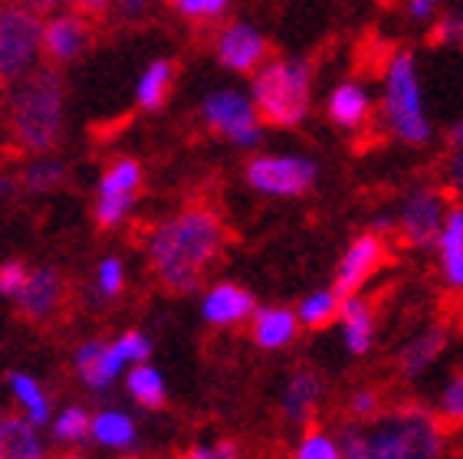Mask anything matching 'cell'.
Returning a JSON list of instances; mask_svg holds the SVG:
<instances>
[{
	"instance_id": "6da1fadb",
	"label": "cell",
	"mask_w": 463,
	"mask_h": 459,
	"mask_svg": "<svg viewBox=\"0 0 463 459\" xmlns=\"http://www.w3.org/2000/svg\"><path fill=\"white\" fill-rule=\"evenodd\" d=\"M148 266L171 295H191L227 249V223L214 207L194 203L158 220L148 233Z\"/></svg>"
},
{
	"instance_id": "7a4b0ae2",
	"label": "cell",
	"mask_w": 463,
	"mask_h": 459,
	"mask_svg": "<svg viewBox=\"0 0 463 459\" xmlns=\"http://www.w3.org/2000/svg\"><path fill=\"white\" fill-rule=\"evenodd\" d=\"M345 459H444L447 433L424 404L384 407L372 420H348L339 430Z\"/></svg>"
},
{
	"instance_id": "3957f363",
	"label": "cell",
	"mask_w": 463,
	"mask_h": 459,
	"mask_svg": "<svg viewBox=\"0 0 463 459\" xmlns=\"http://www.w3.org/2000/svg\"><path fill=\"white\" fill-rule=\"evenodd\" d=\"M62 132V82L53 70H33L10 96V138L20 151H53Z\"/></svg>"
},
{
	"instance_id": "277c9868",
	"label": "cell",
	"mask_w": 463,
	"mask_h": 459,
	"mask_svg": "<svg viewBox=\"0 0 463 459\" xmlns=\"http://www.w3.org/2000/svg\"><path fill=\"white\" fill-rule=\"evenodd\" d=\"M250 98L269 128H299L312 108V66L306 60H269L253 72Z\"/></svg>"
},
{
	"instance_id": "5b68a950",
	"label": "cell",
	"mask_w": 463,
	"mask_h": 459,
	"mask_svg": "<svg viewBox=\"0 0 463 459\" xmlns=\"http://www.w3.org/2000/svg\"><path fill=\"white\" fill-rule=\"evenodd\" d=\"M384 128L394 142L420 148L430 142V118L420 98L418 62L411 50H394L384 66V98H382Z\"/></svg>"
},
{
	"instance_id": "8992f818",
	"label": "cell",
	"mask_w": 463,
	"mask_h": 459,
	"mask_svg": "<svg viewBox=\"0 0 463 459\" xmlns=\"http://www.w3.org/2000/svg\"><path fill=\"white\" fill-rule=\"evenodd\" d=\"M247 184L263 197H306L319 181V164L306 155H253L243 168Z\"/></svg>"
},
{
	"instance_id": "52a82bcc",
	"label": "cell",
	"mask_w": 463,
	"mask_h": 459,
	"mask_svg": "<svg viewBox=\"0 0 463 459\" xmlns=\"http://www.w3.org/2000/svg\"><path fill=\"white\" fill-rule=\"evenodd\" d=\"M450 211V191L447 187H414L402 197L394 213V233L411 249H434L440 230Z\"/></svg>"
},
{
	"instance_id": "ba28073f",
	"label": "cell",
	"mask_w": 463,
	"mask_h": 459,
	"mask_svg": "<svg viewBox=\"0 0 463 459\" xmlns=\"http://www.w3.org/2000/svg\"><path fill=\"white\" fill-rule=\"evenodd\" d=\"M201 118L211 132L223 135L237 148H257L263 138V118H260L253 98L237 89H217L201 102Z\"/></svg>"
},
{
	"instance_id": "9c48e42d",
	"label": "cell",
	"mask_w": 463,
	"mask_h": 459,
	"mask_svg": "<svg viewBox=\"0 0 463 459\" xmlns=\"http://www.w3.org/2000/svg\"><path fill=\"white\" fill-rule=\"evenodd\" d=\"M43 50V23L30 7H0V72L4 80H24L33 72Z\"/></svg>"
},
{
	"instance_id": "30bf717a",
	"label": "cell",
	"mask_w": 463,
	"mask_h": 459,
	"mask_svg": "<svg viewBox=\"0 0 463 459\" xmlns=\"http://www.w3.org/2000/svg\"><path fill=\"white\" fill-rule=\"evenodd\" d=\"M142 164L135 158H116L102 171L96 187V207H92L99 230H116L128 217L142 191Z\"/></svg>"
},
{
	"instance_id": "8fae6325",
	"label": "cell",
	"mask_w": 463,
	"mask_h": 459,
	"mask_svg": "<svg viewBox=\"0 0 463 459\" xmlns=\"http://www.w3.org/2000/svg\"><path fill=\"white\" fill-rule=\"evenodd\" d=\"M384 263H388V239H384V233L365 230V233H358V237L342 249L332 289L339 292L342 299H345V295H362V289L372 283V276H378V269H382Z\"/></svg>"
},
{
	"instance_id": "7c38bea8",
	"label": "cell",
	"mask_w": 463,
	"mask_h": 459,
	"mask_svg": "<svg viewBox=\"0 0 463 459\" xmlns=\"http://www.w3.org/2000/svg\"><path fill=\"white\" fill-rule=\"evenodd\" d=\"M66 302H70L66 276L60 269L40 266V269H30L27 286L17 295V309L33 325H50V322H56L66 312Z\"/></svg>"
},
{
	"instance_id": "4fadbf2b",
	"label": "cell",
	"mask_w": 463,
	"mask_h": 459,
	"mask_svg": "<svg viewBox=\"0 0 463 459\" xmlns=\"http://www.w3.org/2000/svg\"><path fill=\"white\" fill-rule=\"evenodd\" d=\"M217 60H221V66H227L231 72H241V76L263 70L269 62L267 36L257 33L247 23H231L217 36Z\"/></svg>"
},
{
	"instance_id": "5bb4252c",
	"label": "cell",
	"mask_w": 463,
	"mask_h": 459,
	"mask_svg": "<svg viewBox=\"0 0 463 459\" xmlns=\"http://www.w3.org/2000/svg\"><path fill=\"white\" fill-rule=\"evenodd\" d=\"M257 309V295L243 289L241 283H214L204 292V299H201V318L214 328L247 325Z\"/></svg>"
},
{
	"instance_id": "9a60e30c",
	"label": "cell",
	"mask_w": 463,
	"mask_h": 459,
	"mask_svg": "<svg viewBox=\"0 0 463 459\" xmlns=\"http://www.w3.org/2000/svg\"><path fill=\"white\" fill-rule=\"evenodd\" d=\"M322 398H326V378L316 368H296L279 394V414L286 424L309 426V420L322 407Z\"/></svg>"
},
{
	"instance_id": "2e32d148",
	"label": "cell",
	"mask_w": 463,
	"mask_h": 459,
	"mask_svg": "<svg viewBox=\"0 0 463 459\" xmlns=\"http://www.w3.org/2000/svg\"><path fill=\"white\" fill-rule=\"evenodd\" d=\"M447 342H450V335H447L444 325H428V328H420V332H414V335L398 348V358H394L398 374H402L404 380H420L424 374H430V368L444 358Z\"/></svg>"
},
{
	"instance_id": "e0dca14e",
	"label": "cell",
	"mask_w": 463,
	"mask_h": 459,
	"mask_svg": "<svg viewBox=\"0 0 463 459\" xmlns=\"http://www.w3.org/2000/svg\"><path fill=\"white\" fill-rule=\"evenodd\" d=\"M299 315L296 309H286V305H260L250 318V342L263 348V351H283L299 338Z\"/></svg>"
},
{
	"instance_id": "ac0fdd59",
	"label": "cell",
	"mask_w": 463,
	"mask_h": 459,
	"mask_svg": "<svg viewBox=\"0 0 463 459\" xmlns=\"http://www.w3.org/2000/svg\"><path fill=\"white\" fill-rule=\"evenodd\" d=\"M339 332H342V348L352 358H365L374 348V335H378V318H374L372 302L365 295H345L339 312Z\"/></svg>"
},
{
	"instance_id": "d6986e66",
	"label": "cell",
	"mask_w": 463,
	"mask_h": 459,
	"mask_svg": "<svg viewBox=\"0 0 463 459\" xmlns=\"http://www.w3.org/2000/svg\"><path fill=\"white\" fill-rule=\"evenodd\" d=\"M434 253L444 286L450 292H463V203H450Z\"/></svg>"
},
{
	"instance_id": "ffe728a7",
	"label": "cell",
	"mask_w": 463,
	"mask_h": 459,
	"mask_svg": "<svg viewBox=\"0 0 463 459\" xmlns=\"http://www.w3.org/2000/svg\"><path fill=\"white\" fill-rule=\"evenodd\" d=\"M329 112L332 125L342 128V132H358V128H365L368 118H372V96H368V89L355 80H345L329 92Z\"/></svg>"
},
{
	"instance_id": "44dd1931",
	"label": "cell",
	"mask_w": 463,
	"mask_h": 459,
	"mask_svg": "<svg viewBox=\"0 0 463 459\" xmlns=\"http://www.w3.org/2000/svg\"><path fill=\"white\" fill-rule=\"evenodd\" d=\"M90 30L82 17H53L43 23V53L53 62H70L86 50Z\"/></svg>"
},
{
	"instance_id": "7402d4cb",
	"label": "cell",
	"mask_w": 463,
	"mask_h": 459,
	"mask_svg": "<svg viewBox=\"0 0 463 459\" xmlns=\"http://www.w3.org/2000/svg\"><path fill=\"white\" fill-rule=\"evenodd\" d=\"M0 459H46V443L27 417H0Z\"/></svg>"
},
{
	"instance_id": "603a6c76",
	"label": "cell",
	"mask_w": 463,
	"mask_h": 459,
	"mask_svg": "<svg viewBox=\"0 0 463 459\" xmlns=\"http://www.w3.org/2000/svg\"><path fill=\"white\" fill-rule=\"evenodd\" d=\"M72 364H76V374L90 390H106L118 378L109 364V342H82L72 354Z\"/></svg>"
},
{
	"instance_id": "cb8c5ba5",
	"label": "cell",
	"mask_w": 463,
	"mask_h": 459,
	"mask_svg": "<svg viewBox=\"0 0 463 459\" xmlns=\"http://www.w3.org/2000/svg\"><path fill=\"white\" fill-rule=\"evenodd\" d=\"M339 312H342V295L332 286L329 289H312L296 305V315H299L303 328H309V332H322V328L329 325H339Z\"/></svg>"
},
{
	"instance_id": "d4e9b609",
	"label": "cell",
	"mask_w": 463,
	"mask_h": 459,
	"mask_svg": "<svg viewBox=\"0 0 463 459\" xmlns=\"http://www.w3.org/2000/svg\"><path fill=\"white\" fill-rule=\"evenodd\" d=\"M10 390H14V400L20 404V414L27 417L33 426L50 424V394L43 390V384L24 371H14L7 378Z\"/></svg>"
},
{
	"instance_id": "484cf974",
	"label": "cell",
	"mask_w": 463,
	"mask_h": 459,
	"mask_svg": "<svg viewBox=\"0 0 463 459\" xmlns=\"http://www.w3.org/2000/svg\"><path fill=\"white\" fill-rule=\"evenodd\" d=\"M92 440L99 446H109V450H128L138 440V426L128 414L122 410H102V414L92 417Z\"/></svg>"
},
{
	"instance_id": "4316f807",
	"label": "cell",
	"mask_w": 463,
	"mask_h": 459,
	"mask_svg": "<svg viewBox=\"0 0 463 459\" xmlns=\"http://www.w3.org/2000/svg\"><path fill=\"white\" fill-rule=\"evenodd\" d=\"M171 86H175V62L171 60H155L148 70L142 72L138 89H135V98L145 112H158L171 96Z\"/></svg>"
},
{
	"instance_id": "83f0119b",
	"label": "cell",
	"mask_w": 463,
	"mask_h": 459,
	"mask_svg": "<svg viewBox=\"0 0 463 459\" xmlns=\"http://www.w3.org/2000/svg\"><path fill=\"white\" fill-rule=\"evenodd\" d=\"M289 459H345L342 436L329 426H303Z\"/></svg>"
},
{
	"instance_id": "f1b7e54d",
	"label": "cell",
	"mask_w": 463,
	"mask_h": 459,
	"mask_svg": "<svg viewBox=\"0 0 463 459\" xmlns=\"http://www.w3.org/2000/svg\"><path fill=\"white\" fill-rule=\"evenodd\" d=\"M128 394H132L135 404L148 407V410H161L165 400H168V388H165L161 371L145 361L132 364V371H128Z\"/></svg>"
},
{
	"instance_id": "f546056e",
	"label": "cell",
	"mask_w": 463,
	"mask_h": 459,
	"mask_svg": "<svg viewBox=\"0 0 463 459\" xmlns=\"http://www.w3.org/2000/svg\"><path fill=\"white\" fill-rule=\"evenodd\" d=\"M148 358H152V342L142 332H125L116 342H109V364L116 374H122L128 364H142Z\"/></svg>"
},
{
	"instance_id": "4dcf8cb0",
	"label": "cell",
	"mask_w": 463,
	"mask_h": 459,
	"mask_svg": "<svg viewBox=\"0 0 463 459\" xmlns=\"http://www.w3.org/2000/svg\"><path fill=\"white\" fill-rule=\"evenodd\" d=\"M437 417L444 424L463 426V371L450 374L444 380V388L437 394Z\"/></svg>"
},
{
	"instance_id": "1f68e13d",
	"label": "cell",
	"mask_w": 463,
	"mask_h": 459,
	"mask_svg": "<svg viewBox=\"0 0 463 459\" xmlns=\"http://www.w3.org/2000/svg\"><path fill=\"white\" fill-rule=\"evenodd\" d=\"M92 433V417L82 407H66L53 420V436L60 443H80Z\"/></svg>"
},
{
	"instance_id": "d6a6232c",
	"label": "cell",
	"mask_w": 463,
	"mask_h": 459,
	"mask_svg": "<svg viewBox=\"0 0 463 459\" xmlns=\"http://www.w3.org/2000/svg\"><path fill=\"white\" fill-rule=\"evenodd\" d=\"M62 174H66V168H62L60 161L40 158L24 171V187H27L30 194H46V191H53V187L60 184Z\"/></svg>"
},
{
	"instance_id": "836d02e7",
	"label": "cell",
	"mask_w": 463,
	"mask_h": 459,
	"mask_svg": "<svg viewBox=\"0 0 463 459\" xmlns=\"http://www.w3.org/2000/svg\"><path fill=\"white\" fill-rule=\"evenodd\" d=\"M382 410H384L382 390L372 388V384H365V388H355L345 400L348 420H372V417H378Z\"/></svg>"
},
{
	"instance_id": "e575fe53",
	"label": "cell",
	"mask_w": 463,
	"mask_h": 459,
	"mask_svg": "<svg viewBox=\"0 0 463 459\" xmlns=\"http://www.w3.org/2000/svg\"><path fill=\"white\" fill-rule=\"evenodd\" d=\"M125 289V266L122 259L106 257L96 266V292L102 299H116L118 292Z\"/></svg>"
},
{
	"instance_id": "d590c367",
	"label": "cell",
	"mask_w": 463,
	"mask_h": 459,
	"mask_svg": "<svg viewBox=\"0 0 463 459\" xmlns=\"http://www.w3.org/2000/svg\"><path fill=\"white\" fill-rule=\"evenodd\" d=\"M428 40L434 46H463V14H444L430 27Z\"/></svg>"
},
{
	"instance_id": "8d00e7d4",
	"label": "cell",
	"mask_w": 463,
	"mask_h": 459,
	"mask_svg": "<svg viewBox=\"0 0 463 459\" xmlns=\"http://www.w3.org/2000/svg\"><path fill=\"white\" fill-rule=\"evenodd\" d=\"M171 7L187 20H217L227 10V0H171Z\"/></svg>"
},
{
	"instance_id": "74e56055",
	"label": "cell",
	"mask_w": 463,
	"mask_h": 459,
	"mask_svg": "<svg viewBox=\"0 0 463 459\" xmlns=\"http://www.w3.org/2000/svg\"><path fill=\"white\" fill-rule=\"evenodd\" d=\"M184 459H243V450L233 440H211L191 446Z\"/></svg>"
},
{
	"instance_id": "f35d334b",
	"label": "cell",
	"mask_w": 463,
	"mask_h": 459,
	"mask_svg": "<svg viewBox=\"0 0 463 459\" xmlns=\"http://www.w3.org/2000/svg\"><path fill=\"white\" fill-rule=\"evenodd\" d=\"M27 279H30V269L20 259H7V263L0 266V292L10 295V299H17L20 289L27 286Z\"/></svg>"
},
{
	"instance_id": "ab89813d",
	"label": "cell",
	"mask_w": 463,
	"mask_h": 459,
	"mask_svg": "<svg viewBox=\"0 0 463 459\" xmlns=\"http://www.w3.org/2000/svg\"><path fill=\"white\" fill-rule=\"evenodd\" d=\"M440 177H444V187L457 201H463V148L447 151L444 168H440Z\"/></svg>"
},
{
	"instance_id": "60d3db41",
	"label": "cell",
	"mask_w": 463,
	"mask_h": 459,
	"mask_svg": "<svg viewBox=\"0 0 463 459\" xmlns=\"http://www.w3.org/2000/svg\"><path fill=\"white\" fill-rule=\"evenodd\" d=\"M440 7V0H404V10H408L411 20H430Z\"/></svg>"
},
{
	"instance_id": "b9f144b4",
	"label": "cell",
	"mask_w": 463,
	"mask_h": 459,
	"mask_svg": "<svg viewBox=\"0 0 463 459\" xmlns=\"http://www.w3.org/2000/svg\"><path fill=\"white\" fill-rule=\"evenodd\" d=\"M109 4H112V0H76V7H80L82 17H102L109 10Z\"/></svg>"
},
{
	"instance_id": "7bdbcfd3",
	"label": "cell",
	"mask_w": 463,
	"mask_h": 459,
	"mask_svg": "<svg viewBox=\"0 0 463 459\" xmlns=\"http://www.w3.org/2000/svg\"><path fill=\"white\" fill-rule=\"evenodd\" d=\"M116 7L122 17H138V14L148 7V0H116Z\"/></svg>"
},
{
	"instance_id": "ee69618b",
	"label": "cell",
	"mask_w": 463,
	"mask_h": 459,
	"mask_svg": "<svg viewBox=\"0 0 463 459\" xmlns=\"http://www.w3.org/2000/svg\"><path fill=\"white\" fill-rule=\"evenodd\" d=\"M457 148H463V118L447 128V151H457Z\"/></svg>"
},
{
	"instance_id": "f6af8a7d",
	"label": "cell",
	"mask_w": 463,
	"mask_h": 459,
	"mask_svg": "<svg viewBox=\"0 0 463 459\" xmlns=\"http://www.w3.org/2000/svg\"><path fill=\"white\" fill-rule=\"evenodd\" d=\"M30 10H50V7H60V4H76V0H24Z\"/></svg>"
},
{
	"instance_id": "bcb514c9",
	"label": "cell",
	"mask_w": 463,
	"mask_h": 459,
	"mask_svg": "<svg viewBox=\"0 0 463 459\" xmlns=\"http://www.w3.org/2000/svg\"><path fill=\"white\" fill-rule=\"evenodd\" d=\"M10 194H14V181H10V177H0V201Z\"/></svg>"
},
{
	"instance_id": "7dc6e473",
	"label": "cell",
	"mask_w": 463,
	"mask_h": 459,
	"mask_svg": "<svg viewBox=\"0 0 463 459\" xmlns=\"http://www.w3.org/2000/svg\"><path fill=\"white\" fill-rule=\"evenodd\" d=\"M0 102H4V72H0Z\"/></svg>"
},
{
	"instance_id": "c3c4849f",
	"label": "cell",
	"mask_w": 463,
	"mask_h": 459,
	"mask_svg": "<svg viewBox=\"0 0 463 459\" xmlns=\"http://www.w3.org/2000/svg\"><path fill=\"white\" fill-rule=\"evenodd\" d=\"M62 459H82V456H76V453H70V456H62Z\"/></svg>"
},
{
	"instance_id": "681fc988",
	"label": "cell",
	"mask_w": 463,
	"mask_h": 459,
	"mask_svg": "<svg viewBox=\"0 0 463 459\" xmlns=\"http://www.w3.org/2000/svg\"><path fill=\"white\" fill-rule=\"evenodd\" d=\"M0 417H4V414H0Z\"/></svg>"
}]
</instances>
